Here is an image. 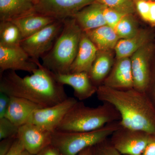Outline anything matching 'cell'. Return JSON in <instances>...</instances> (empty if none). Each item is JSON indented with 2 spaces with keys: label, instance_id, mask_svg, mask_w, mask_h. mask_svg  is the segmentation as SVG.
I'll return each mask as SVG.
<instances>
[{
  "label": "cell",
  "instance_id": "cell-24",
  "mask_svg": "<svg viewBox=\"0 0 155 155\" xmlns=\"http://www.w3.org/2000/svg\"><path fill=\"white\" fill-rule=\"evenodd\" d=\"M140 28L133 14H126L114 29L120 39H126L132 37L136 35Z\"/></svg>",
  "mask_w": 155,
  "mask_h": 155
},
{
  "label": "cell",
  "instance_id": "cell-23",
  "mask_svg": "<svg viewBox=\"0 0 155 155\" xmlns=\"http://www.w3.org/2000/svg\"><path fill=\"white\" fill-rule=\"evenodd\" d=\"M23 39L20 29L13 21H0V45L7 48L20 46Z\"/></svg>",
  "mask_w": 155,
  "mask_h": 155
},
{
  "label": "cell",
  "instance_id": "cell-27",
  "mask_svg": "<svg viewBox=\"0 0 155 155\" xmlns=\"http://www.w3.org/2000/svg\"><path fill=\"white\" fill-rule=\"evenodd\" d=\"M19 127L5 117L0 119V140L17 136Z\"/></svg>",
  "mask_w": 155,
  "mask_h": 155
},
{
  "label": "cell",
  "instance_id": "cell-37",
  "mask_svg": "<svg viewBox=\"0 0 155 155\" xmlns=\"http://www.w3.org/2000/svg\"><path fill=\"white\" fill-rule=\"evenodd\" d=\"M92 147L87 148L83 150L77 155H93Z\"/></svg>",
  "mask_w": 155,
  "mask_h": 155
},
{
  "label": "cell",
  "instance_id": "cell-17",
  "mask_svg": "<svg viewBox=\"0 0 155 155\" xmlns=\"http://www.w3.org/2000/svg\"><path fill=\"white\" fill-rule=\"evenodd\" d=\"M153 37L154 34L151 31L140 28L134 36L129 38L120 39L114 49L116 59L130 58L140 48L153 41Z\"/></svg>",
  "mask_w": 155,
  "mask_h": 155
},
{
  "label": "cell",
  "instance_id": "cell-28",
  "mask_svg": "<svg viewBox=\"0 0 155 155\" xmlns=\"http://www.w3.org/2000/svg\"><path fill=\"white\" fill-rule=\"evenodd\" d=\"M103 9L106 25L114 29L122 17L126 15L103 5Z\"/></svg>",
  "mask_w": 155,
  "mask_h": 155
},
{
  "label": "cell",
  "instance_id": "cell-7",
  "mask_svg": "<svg viewBox=\"0 0 155 155\" xmlns=\"http://www.w3.org/2000/svg\"><path fill=\"white\" fill-rule=\"evenodd\" d=\"M151 134L143 130L121 126L110 137L116 149L125 155H142Z\"/></svg>",
  "mask_w": 155,
  "mask_h": 155
},
{
  "label": "cell",
  "instance_id": "cell-40",
  "mask_svg": "<svg viewBox=\"0 0 155 155\" xmlns=\"http://www.w3.org/2000/svg\"><path fill=\"white\" fill-rule=\"evenodd\" d=\"M37 0H36V2H37Z\"/></svg>",
  "mask_w": 155,
  "mask_h": 155
},
{
  "label": "cell",
  "instance_id": "cell-1",
  "mask_svg": "<svg viewBox=\"0 0 155 155\" xmlns=\"http://www.w3.org/2000/svg\"><path fill=\"white\" fill-rule=\"evenodd\" d=\"M0 92L29 100L42 107L57 104L68 98L64 85L40 63L31 75L24 77L13 70L4 72L0 76Z\"/></svg>",
  "mask_w": 155,
  "mask_h": 155
},
{
  "label": "cell",
  "instance_id": "cell-20",
  "mask_svg": "<svg viewBox=\"0 0 155 155\" xmlns=\"http://www.w3.org/2000/svg\"><path fill=\"white\" fill-rule=\"evenodd\" d=\"M112 51H98L88 73L91 82L97 87L102 85L114 64Z\"/></svg>",
  "mask_w": 155,
  "mask_h": 155
},
{
  "label": "cell",
  "instance_id": "cell-11",
  "mask_svg": "<svg viewBox=\"0 0 155 155\" xmlns=\"http://www.w3.org/2000/svg\"><path fill=\"white\" fill-rule=\"evenodd\" d=\"M21 47L7 48L0 45V76L8 70L25 71L32 73L38 67Z\"/></svg>",
  "mask_w": 155,
  "mask_h": 155
},
{
  "label": "cell",
  "instance_id": "cell-29",
  "mask_svg": "<svg viewBox=\"0 0 155 155\" xmlns=\"http://www.w3.org/2000/svg\"><path fill=\"white\" fill-rule=\"evenodd\" d=\"M144 93L155 110V61L153 60L150 82Z\"/></svg>",
  "mask_w": 155,
  "mask_h": 155
},
{
  "label": "cell",
  "instance_id": "cell-21",
  "mask_svg": "<svg viewBox=\"0 0 155 155\" xmlns=\"http://www.w3.org/2000/svg\"><path fill=\"white\" fill-rule=\"evenodd\" d=\"M56 20L53 17L34 12L11 21L19 27L24 39L31 36Z\"/></svg>",
  "mask_w": 155,
  "mask_h": 155
},
{
  "label": "cell",
  "instance_id": "cell-6",
  "mask_svg": "<svg viewBox=\"0 0 155 155\" xmlns=\"http://www.w3.org/2000/svg\"><path fill=\"white\" fill-rule=\"evenodd\" d=\"M64 24V20H56L31 36L23 39L20 46L32 60L39 62V59L51 49Z\"/></svg>",
  "mask_w": 155,
  "mask_h": 155
},
{
  "label": "cell",
  "instance_id": "cell-31",
  "mask_svg": "<svg viewBox=\"0 0 155 155\" xmlns=\"http://www.w3.org/2000/svg\"><path fill=\"white\" fill-rule=\"evenodd\" d=\"M10 97L0 92V119L4 118L10 104Z\"/></svg>",
  "mask_w": 155,
  "mask_h": 155
},
{
  "label": "cell",
  "instance_id": "cell-5",
  "mask_svg": "<svg viewBox=\"0 0 155 155\" xmlns=\"http://www.w3.org/2000/svg\"><path fill=\"white\" fill-rule=\"evenodd\" d=\"M122 125L120 121L108 123L103 127L87 132H63L52 133L51 144L61 155H77L83 150L109 138Z\"/></svg>",
  "mask_w": 155,
  "mask_h": 155
},
{
  "label": "cell",
  "instance_id": "cell-30",
  "mask_svg": "<svg viewBox=\"0 0 155 155\" xmlns=\"http://www.w3.org/2000/svg\"><path fill=\"white\" fill-rule=\"evenodd\" d=\"M151 1L147 0H134V1L136 11L143 21L148 22L149 13Z\"/></svg>",
  "mask_w": 155,
  "mask_h": 155
},
{
  "label": "cell",
  "instance_id": "cell-16",
  "mask_svg": "<svg viewBox=\"0 0 155 155\" xmlns=\"http://www.w3.org/2000/svg\"><path fill=\"white\" fill-rule=\"evenodd\" d=\"M41 107V106L29 100L19 97H11L5 117L20 127L28 123L34 112Z\"/></svg>",
  "mask_w": 155,
  "mask_h": 155
},
{
  "label": "cell",
  "instance_id": "cell-25",
  "mask_svg": "<svg viewBox=\"0 0 155 155\" xmlns=\"http://www.w3.org/2000/svg\"><path fill=\"white\" fill-rule=\"evenodd\" d=\"M103 5L125 14H133L136 11L133 0H95Z\"/></svg>",
  "mask_w": 155,
  "mask_h": 155
},
{
  "label": "cell",
  "instance_id": "cell-39",
  "mask_svg": "<svg viewBox=\"0 0 155 155\" xmlns=\"http://www.w3.org/2000/svg\"><path fill=\"white\" fill-rule=\"evenodd\" d=\"M133 2L134 1V0H133ZM147 1H155V0H147Z\"/></svg>",
  "mask_w": 155,
  "mask_h": 155
},
{
  "label": "cell",
  "instance_id": "cell-22",
  "mask_svg": "<svg viewBox=\"0 0 155 155\" xmlns=\"http://www.w3.org/2000/svg\"><path fill=\"white\" fill-rule=\"evenodd\" d=\"M84 32L98 51L114 50L120 39L115 29L107 25Z\"/></svg>",
  "mask_w": 155,
  "mask_h": 155
},
{
  "label": "cell",
  "instance_id": "cell-36",
  "mask_svg": "<svg viewBox=\"0 0 155 155\" xmlns=\"http://www.w3.org/2000/svg\"><path fill=\"white\" fill-rule=\"evenodd\" d=\"M148 23L155 26V1H151L150 2Z\"/></svg>",
  "mask_w": 155,
  "mask_h": 155
},
{
  "label": "cell",
  "instance_id": "cell-19",
  "mask_svg": "<svg viewBox=\"0 0 155 155\" xmlns=\"http://www.w3.org/2000/svg\"><path fill=\"white\" fill-rule=\"evenodd\" d=\"M36 0H0V21H11L35 12Z\"/></svg>",
  "mask_w": 155,
  "mask_h": 155
},
{
  "label": "cell",
  "instance_id": "cell-32",
  "mask_svg": "<svg viewBox=\"0 0 155 155\" xmlns=\"http://www.w3.org/2000/svg\"><path fill=\"white\" fill-rule=\"evenodd\" d=\"M17 137V135L1 140L0 155H5L9 151Z\"/></svg>",
  "mask_w": 155,
  "mask_h": 155
},
{
  "label": "cell",
  "instance_id": "cell-34",
  "mask_svg": "<svg viewBox=\"0 0 155 155\" xmlns=\"http://www.w3.org/2000/svg\"><path fill=\"white\" fill-rule=\"evenodd\" d=\"M142 155H155V134H151Z\"/></svg>",
  "mask_w": 155,
  "mask_h": 155
},
{
  "label": "cell",
  "instance_id": "cell-26",
  "mask_svg": "<svg viewBox=\"0 0 155 155\" xmlns=\"http://www.w3.org/2000/svg\"><path fill=\"white\" fill-rule=\"evenodd\" d=\"M93 155H125L119 152L113 145L110 138L92 147Z\"/></svg>",
  "mask_w": 155,
  "mask_h": 155
},
{
  "label": "cell",
  "instance_id": "cell-14",
  "mask_svg": "<svg viewBox=\"0 0 155 155\" xmlns=\"http://www.w3.org/2000/svg\"><path fill=\"white\" fill-rule=\"evenodd\" d=\"M54 74L59 83L64 86L68 85L72 87L74 96L81 101L87 99L97 93L98 87L91 82L87 72Z\"/></svg>",
  "mask_w": 155,
  "mask_h": 155
},
{
  "label": "cell",
  "instance_id": "cell-15",
  "mask_svg": "<svg viewBox=\"0 0 155 155\" xmlns=\"http://www.w3.org/2000/svg\"><path fill=\"white\" fill-rule=\"evenodd\" d=\"M98 49L85 32H83L77 54L71 65L69 73H88L96 57Z\"/></svg>",
  "mask_w": 155,
  "mask_h": 155
},
{
  "label": "cell",
  "instance_id": "cell-35",
  "mask_svg": "<svg viewBox=\"0 0 155 155\" xmlns=\"http://www.w3.org/2000/svg\"><path fill=\"white\" fill-rule=\"evenodd\" d=\"M35 155H61L58 149L51 144L46 147Z\"/></svg>",
  "mask_w": 155,
  "mask_h": 155
},
{
  "label": "cell",
  "instance_id": "cell-13",
  "mask_svg": "<svg viewBox=\"0 0 155 155\" xmlns=\"http://www.w3.org/2000/svg\"><path fill=\"white\" fill-rule=\"evenodd\" d=\"M103 85L120 91L134 88V81L130 58L116 59Z\"/></svg>",
  "mask_w": 155,
  "mask_h": 155
},
{
  "label": "cell",
  "instance_id": "cell-18",
  "mask_svg": "<svg viewBox=\"0 0 155 155\" xmlns=\"http://www.w3.org/2000/svg\"><path fill=\"white\" fill-rule=\"evenodd\" d=\"M72 17L84 32L106 25L103 5L96 2L84 8Z\"/></svg>",
  "mask_w": 155,
  "mask_h": 155
},
{
  "label": "cell",
  "instance_id": "cell-38",
  "mask_svg": "<svg viewBox=\"0 0 155 155\" xmlns=\"http://www.w3.org/2000/svg\"><path fill=\"white\" fill-rule=\"evenodd\" d=\"M20 155H34L33 154H31L30 153L28 152L27 151H26V150H24L23 152H22V153Z\"/></svg>",
  "mask_w": 155,
  "mask_h": 155
},
{
  "label": "cell",
  "instance_id": "cell-9",
  "mask_svg": "<svg viewBox=\"0 0 155 155\" xmlns=\"http://www.w3.org/2000/svg\"><path fill=\"white\" fill-rule=\"evenodd\" d=\"M95 0H37L35 12L53 17L57 20L72 17Z\"/></svg>",
  "mask_w": 155,
  "mask_h": 155
},
{
  "label": "cell",
  "instance_id": "cell-4",
  "mask_svg": "<svg viewBox=\"0 0 155 155\" xmlns=\"http://www.w3.org/2000/svg\"><path fill=\"white\" fill-rule=\"evenodd\" d=\"M64 23L51 49L41 59L42 65L55 74L69 73L83 32L73 17L64 19Z\"/></svg>",
  "mask_w": 155,
  "mask_h": 155
},
{
  "label": "cell",
  "instance_id": "cell-33",
  "mask_svg": "<svg viewBox=\"0 0 155 155\" xmlns=\"http://www.w3.org/2000/svg\"><path fill=\"white\" fill-rule=\"evenodd\" d=\"M24 150V146L17 137L11 148L5 155H20Z\"/></svg>",
  "mask_w": 155,
  "mask_h": 155
},
{
  "label": "cell",
  "instance_id": "cell-8",
  "mask_svg": "<svg viewBox=\"0 0 155 155\" xmlns=\"http://www.w3.org/2000/svg\"><path fill=\"white\" fill-rule=\"evenodd\" d=\"M155 45L150 42L130 57L134 88L144 93L149 83Z\"/></svg>",
  "mask_w": 155,
  "mask_h": 155
},
{
  "label": "cell",
  "instance_id": "cell-12",
  "mask_svg": "<svg viewBox=\"0 0 155 155\" xmlns=\"http://www.w3.org/2000/svg\"><path fill=\"white\" fill-rule=\"evenodd\" d=\"M52 133L33 123H27L19 127L17 137L25 150L35 155L51 144Z\"/></svg>",
  "mask_w": 155,
  "mask_h": 155
},
{
  "label": "cell",
  "instance_id": "cell-3",
  "mask_svg": "<svg viewBox=\"0 0 155 155\" xmlns=\"http://www.w3.org/2000/svg\"><path fill=\"white\" fill-rule=\"evenodd\" d=\"M121 116L113 105L103 102L95 107L78 101L66 114L57 127L63 132H87L96 130L106 124L120 121Z\"/></svg>",
  "mask_w": 155,
  "mask_h": 155
},
{
  "label": "cell",
  "instance_id": "cell-10",
  "mask_svg": "<svg viewBox=\"0 0 155 155\" xmlns=\"http://www.w3.org/2000/svg\"><path fill=\"white\" fill-rule=\"evenodd\" d=\"M77 102L75 98L68 97L57 104L39 108L34 112L28 123H33L51 132H54L66 114Z\"/></svg>",
  "mask_w": 155,
  "mask_h": 155
},
{
  "label": "cell",
  "instance_id": "cell-2",
  "mask_svg": "<svg viewBox=\"0 0 155 155\" xmlns=\"http://www.w3.org/2000/svg\"><path fill=\"white\" fill-rule=\"evenodd\" d=\"M96 94L100 101L110 103L119 111L122 126L155 134V110L145 93L102 85L98 87Z\"/></svg>",
  "mask_w": 155,
  "mask_h": 155
}]
</instances>
